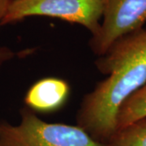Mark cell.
<instances>
[{"label":"cell","instance_id":"3957f363","mask_svg":"<svg viewBox=\"0 0 146 146\" xmlns=\"http://www.w3.org/2000/svg\"><path fill=\"white\" fill-rule=\"evenodd\" d=\"M102 14V0H15L2 26L28 17L46 16L81 25L94 36L99 30Z\"/></svg>","mask_w":146,"mask_h":146},{"label":"cell","instance_id":"6da1fadb","mask_svg":"<svg viewBox=\"0 0 146 146\" xmlns=\"http://www.w3.org/2000/svg\"><path fill=\"white\" fill-rule=\"evenodd\" d=\"M107 77L84 97L77 125L106 144L117 131V118L125 102L146 84V28L122 37L96 62Z\"/></svg>","mask_w":146,"mask_h":146},{"label":"cell","instance_id":"5b68a950","mask_svg":"<svg viewBox=\"0 0 146 146\" xmlns=\"http://www.w3.org/2000/svg\"><path fill=\"white\" fill-rule=\"evenodd\" d=\"M70 95V85L63 79L46 77L28 89L24 102L33 112L53 113L63 107Z\"/></svg>","mask_w":146,"mask_h":146},{"label":"cell","instance_id":"52a82bcc","mask_svg":"<svg viewBox=\"0 0 146 146\" xmlns=\"http://www.w3.org/2000/svg\"><path fill=\"white\" fill-rule=\"evenodd\" d=\"M105 146H146V118L117 131Z\"/></svg>","mask_w":146,"mask_h":146},{"label":"cell","instance_id":"9c48e42d","mask_svg":"<svg viewBox=\"0 0 146 146\" xmlns=\"http://www.w3.org/2000/svg\"><path fill=\"white\" fill-rule=\"evenodd\" d=\"M14 1L15 0H0V27H2V22Z\"/></svg>","mask_w":146,"mask_h":146},{"label":"cell","instance_id":"ba28073f","mask_svg":"<svg viewBox=\"0 0 146 146\" xmlns=\"http://www.w3.org/2000/svg\"><path fill=\"white\" fill-rule=\"evenodd\" d=\"M16 53L7 46H0V69L2 67L16 57Z\"/></svg>","mask_w":146,"mask_h":146},{"label":"cell","instance_id":"277c9868","mask_svg":"<svg viewBox=\"0 0 146 146\" xmlns=\"http://www.w3.org/2000/svg\"><path fill=\"white\" fill-rule=\"evenodd\" d=\"M102 3L101 26L89 41L92 51L99 56L122 37L146 25V0H102Z\"/></svg>","mask_w":146,"mask_h":146},{"label":"cell","instance_id":"7a4b0ae2","mask_svg":"<svg viewBox=\"0 0 146 146\" xmlns=\"http://www.w3.org/2000/svg\"><path fill=\"white\" fill-rule=\"evenodd\" d=\"M20 114L18 125L0 120V146H105L78 125L48 123L27 107Z\"/></svg>","mask_w":146,"mask_h":146},{"label":"cell","instance_id":"8992f818","mask_svg":"<svg viewBox=\"0 0 146 146\" xmlns=\"http://www.w3.org/2000/svg\"><path fill=\"white\" fill-rule=\"evenodd\" d=\"M144 118H146V84L120 108L117 118V131Z\"/></svg>","mask_w":146,"mask_h":146}]
</instances>
